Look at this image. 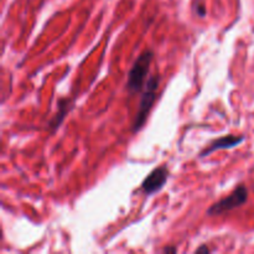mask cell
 Wrapping results in <instances>:
<instances>
[{"label":"cell","mask_w":254,"mask_h":254,"mask_svg":"<svg viewBox=\"0 0 254 254\" xmlns=\"http://www.w3.org/2000/svg\"><path fill=\"white\" fill-rule=\"evenodd\" d=\"M210 252H211V250L205 245L201 246L200 248H197V250L195 251V253H210Z\"/></svg>","instance_id":"52a82bcc"},{"label":"cell","mask_w":254,"mask_h":254,"mask_svg":"<svg viewBox=\"0 0 254 254\" xmlns=\"http://www.w3.org/2000/svg\"><path fill=\"white\" fill-rule=\"evenodd\" d=\"M245 140L242 135H225L222 138L216 139L215 141L210 144L205 150H202L200 153V158H205L208 156L210 154L215 153V151L221 150V149H228V148H235V146L240 145L242 141Z\"/></svg>","instance_id":"5b68a950"},{"label":"cell","mask_w":254,"mask_h":254,"mask_svg":"<svg viewBox=\"0 0 254 254\" xmlns=\"http://www.w3.org/2000/svg\"><path fill=\"white\" fill-rule=\"evenodd\" d=\"M159 82H160V77L158 74H154L153 77L149 78L148 83H146L145 89L143 92V96H141L140 104H139V111L136 113L133 127H131V130L134 133L140 130L144 124H145L146 119H148L149 113H150L151 108L154 106V102L156 99V91L159 88Z\"/></svg>","instance_id":"6da1fadb"},{"label":"cell","mask_w":254,"mask_h":254,"mask_svg":"<svg viewBox=\"0 0 254 254\" xmlns=\"http://www.w3.org/2000/svg\"><path fill=\"white\" fill-rule=\"evenodd\" d=\"M153 56L154 54L151 50H145L134 62L133 67L129 71L128 82H127V87H128V91L130 92V94L138 93L143 88L144 81H145L149 69H150Z\"/></svg>","instance_id":"7a4b0ae2"},{"label":"cell","mask_w":254,"mask_h":254,"mask_svg":"<svg viewBox=\"0 0 254 254\" xmlns=\"http://www.w3.org/2000/svg\"><path fill=\"white\" fill-rule=\"evenodd\" d=\"M62 103H64V109H62L61 113H57L56 117H55L54 121L50 123V127L54 129L59 128L60 124L62 123V121H64V118L66 117L67 112H68V106H69V101L68 99H62Z\"/></svg>","instance_id":"8992f818"},{"label":"cell","mask_w":254,"mask_h":254,"mask_svg":"<svg viewBox=\"0 0 254 254\" xmlns=\"http://www.w3.org/2000/svg\"><path fill=\"white\" fill-rule=\"evenodd\" d=\"M248 198V190L245 185H240L227 196V197L222 198L215 205L211 206L207 210V215L210 216H218L222 213L232 211L235 208L240 207L243 203H246Z\"/></svg>","instance_id":"3957f363"},{"label":"cell","mask_w":254,"mask_h":254,"mask_svg":"<svg viewBox=\"0 0 254 254\" xmlns=\"http://www.w3.org/2000/svg\"><path fill=\"white\" fill-rule=\"evenodd\" d=\"M169 178L168 166L163 165L154 169L141 184V191L146 195H153L164 188Z\"/></svg>","instance_id":"277c9868"},{"label":"cell","mask_w":254,"mask_h":254,"mask_svg":"<svg viewBox=\"0 0 254 254\" xmlns=\"http://www.w3.org/2000/svg\"><path fill=\"white\" fill-rule=\"evenodd\" d=\"M164 253H176L178 252V250H176L175 247H165L163 250Z\"/></svg>","instance_id":"ba28073f"}]
</instances>
